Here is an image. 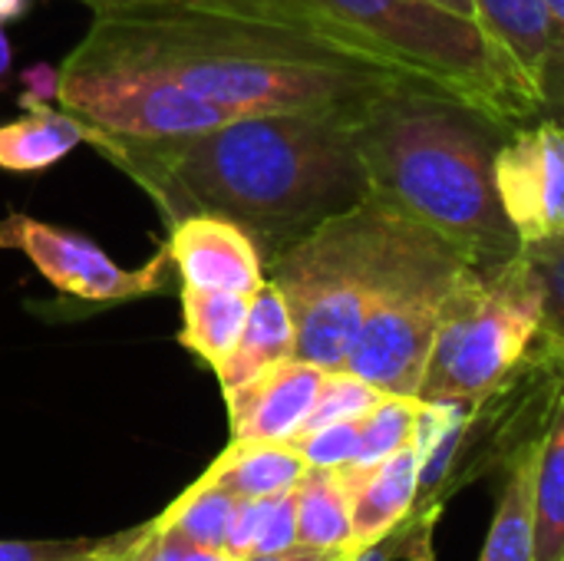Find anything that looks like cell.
<instances>
[{
	"label": "cell",
	"instance_id": "ba28073f",
	"mask_svg": "<svg viewBox=\"0 0 564 561\" xmlns=\"http://www.w3.org/2000/svg\"><path fill=\"white\" fill-rule=\"evenodd\" d=\"M53 93L59 109L122 139H185L235 119L188 96L145 60L93 33L56 69Z\"/></svg>",
	"mask_w": 564,
	"mask_h": 561
},
{
	"label": "cell",
	"instance_id": "d6986e66",
	"mask_svg": "<svg viewBox=\"0 0 564 561\" xmlns=\"http://www.w3.org/2000/svg\"><path fill=\"white\" fill-rule=\"evenodd\" d=\"M297 496V542L311 549H337L354 555L350 496L340 470H314L294 486Z\"/></svg>",
	"mask_w": 564,
	"mask_h": 561
},
{
	"label": "cell",
	"instance_id": "4316f807",
	"mask_svg": "<svg viewBox=\"0 0 564 561\" xmlns=\"http://www.w3.org/2000/svg\"><path fill=\"white\" fill-rule=\"evenodd\" d=\"M178 3L195 7V10H208V13L258 20V23H274V26H291V30H304V33L317 36L301 0H178Z\"/></svg>",
	"mask_w": 564,
	"mask_h": 561
},
{
	"label": "cell",
	"instance_id": "d590c367",
	"mask_svg": "<svg viewBox=\"0 0 564 561\" xmlns=\"http://www.w3.org/2000/svg\"><path fill=\"white\" fill-rule=\"evenodd\" d=\"M30 0H0V20H13L26 10Z\"/></svg>",
	"mask_w": 564,
	"mask_h": 561
},
{
	"label": "cell",
	"instance_id": "8992f818",
	"mask_svg": "<svg viewBox=\"0 0 564 561\" xmlns=\"http://www.w3.org/2000/svg\"><path fill=\"white\" fill-rule=\"evenodd\" d=\"M545 298L525 255L482 274L466 268L443 308L420 400L482 403L542 334Z\"/></svg>",
	"mask_w": 564,
	"mask_h": 561
},
{
	"label": "cell",
	"instance_id": "277c9868",
	"mask_svg": "<svg viewBox=\"0 0 564 561\" xmlns=\"http://www.w3.org/2000/svg\"><path fill=\"white\" fill-rule=\"evenodd\" d=\"M314 33L416 86L446 93L506 129L542 116L479 23L436 0H301Z\"/></svg>",
	"mask_w": 564,
	"mask_h": 561
},
{
	"label": "cell",
	"instance_id": "f546056e",
	"mask_svg": "<svg viewBox=\"0 0 564 561\" xmlns=\"http://www.w3.org/2000/svg\"><path fill=\"white\" fill-rule=\"evenodd\" d=\"M102 539L69 542H0V561H76L93 555Z\"/></svg>",
	"mask_w": 564,
	"mask_h": 561
},
{
	"label": "cell",
	"instance_id": "7a4b0ae2",
	"mask_svg": "<svg viewBox=\"0 0 564 561\" xmlns=\"http://www.w3.org/2000/svg\"><path fill=\"white\" fill-rule=\"evenodd\" d=\"M93 36L145 60L188 96L228 116L357 109L403 76L304 30L155 0L102 13ZM410 83V79H406Z\"/></svg>",
	"mask_w": 564,
	"mask_h": 561
},
{
	"label": "cell",
	"instance_id": "f35d334b",
	"mask_svg": "<svg viewBox=\"0 0 564 561\" xmlns=\"http://www.w3.org/2000/svg\"><path fill=\"white\" fill-rule=\"evenodd\" d=\"M96 552H99V549H96ZM96 552H93V555H96ZM93 555H86V559H76V561H93Z\"/></svg>",
	"mask_w": 564,
	"mask_h": 561
},
{
	"label": "cell",
	"instance_id": "9a60e30c",
	"mask_svg": "<svg viewBox=\"0 0 564 561\" xmlns=\"http://www.w3.org/2000/svg\"><path fill=\"white\" fill-rule=\"evenodd\" d=\"M294 317L281 294V288L264 278L261 288L251 294V311L245 321V331L235 344V350L215 367V377L221 384V393L231 387H241L245 380L258 377L261 370L291 360L294 357Z\"/></svg>",
	"mask_w": 564,
	"mask_h": 561
},
{
	"label": "cell",
	"instance_id": "d4e9b609",
	"mask_svg": "<svg viewBox=\"0 0 564 561\" xmlns=\"http://www.w3.org/2000/svg\"><path fill=\"white\" fill-rule=\"evenodd\" d=\"M529 268L535 271L545 298V321H542V337L555 344L564 354V235L552 241L525 245L522 248Z\"/></svg>",
	"mask_w": 564,
	"mask_h": 561
},
{
	"label": "cell",
	"instance_id": "836d02e7",
	"mask_svg": "<svg viewBox=\"0 0 564 561\" xmlns=\"http://www.w3.org/2000/svg\"><path fill=\"white\" fill-rule=\"evenodd\" d=\"M79 3H86L96 17H102V13H126V10H135L145 3H155V0H79Z\"/></svg>",
	"mask_w": 564,
	"mask_h": 561
},
{
	"label": "cell",
	"instance_id": "9c48e42d",
	"mask_svg": "<svg viewBox=\"0 0 564 561\" xmlns=\"http://www.w3.org/2000/svg\"><path fill=\"white\" fill-rule=\"evenodd\" d=\"M0 248H13L33 261V268L63 294L89 304H119L162 291L172 278L169 251H159L142 268L116 265L89 238L36 222L30 215H7L0 222Z\"/></svg>",
	"mask_w": 564,
	"mask_h": 561
},
{
	"label": "cell",
	"instance_id": "4fadbf2b",
	"mask_svg": "<svg viewBox=\"0 0 564 561\" xmlns=\"http://www.w3.org/2000/svg\"><path fill=\"white\" fill-rule=\"evenodd\" d=\"M340 479L350 496L354 555L380 546L393 536L413 513L420 499V460L413 446H403L390 460L370 470L344 466Z\"/></svg>",
	"mask_w": 564,
	"mask_h": 561
},
{
	"label": "cell",
	"instance_id": "83f0119b",
	"mask_svg": "<svg viewBox=\"0 0 564 561\" xmlns=\"http://www.w3.org/2000/svg\"><path fill=\"white\" fill-rule=\"evenodd\" d=\"M297 542V496L281 493L264 499V513H261V529H258V542H254V555H268V552H284Z\"/></svg>",
	"mask_w": 564,
	"mask_h": 561
},
{
	"label": "cell",
	"instance_id": "2e32d148",
	"mask_svg": "<svg viewBox=\"0 0 564 561\" xmlns=\"http://www.w3.org/2000/svg\"><path fill=\"white\" fill-rule=\"evenodd\" d=\"M96 129L66 109L30 99V112L0 126V169L43 172L66 159L76 145L93 142Z\"/></svg>",
	"mask_w": 564,
	"mask_h": 561
},
{
	"label": "cell",
	"instance_id": "484cf974",
	"mask_svg": "<svg viewBox=\"0 0 564 561\" xmlns=\"http://www.w3.org/2000/svg\"><path fill=\"white\" fill-rule=\"evenodd\" d=\"M291 446L314 470H344L357 456V446H360V420L330 423V427H321V430L297 433L291 440Z\"/></svg>",
	"mask_w": 564,
	"mask_h": 561
},
{
	"label": "cell",
	"instance_id": "3957f363",
	"mask_svg": "<svg viewBox=\"0 0 564 561\" xmlns=\"http://www.w3.org/2000/svg\"><path fill=\"white\" fill-rule=\"evenodd\" d=\"M502 132L512 129L406 79L354 112V142L370 198L433 231L482 274L522 255L496 188Z\"/></svg>",
	"mask_w": 564,
	"mask_h": 561
},
{
	"label": "cell",
	"instance_id": "8d00e7d4",
	"mask_svg": "<svg viewBox=\"0 0 564 561\" xmlns=\"http://www.w3.org/2000/svg\"><path fill=\"white\" fill-rule=\"evenodd\" d=\"M410 561H433V542H430V536L416 546V552L410 555Z\"/></svg>",
	"mask_w": 564,
	"mask_h": 561
},
{
	"label": "cell",
	"instance_id": "30bf717a",
	"mask_svg": "<svg viewBox=\"0 0 564 561\" xmlns=\"http://www.w3.org/2000/svg\"><path fill=\"white\" fill-rule=\"evenodd\" d=\"M496 188L522 248L564 235V122L512 129L496 152Z\"/></svg>",
	"mask_w": 564,
	"mask_h": 561
},
{
	"label": "cell",
	"instance_id": "d6a6232c",
	"mask_svg": "<svg viewBox=\"0 0 564 561\" xmlns=\"http://www.w3.org/2000/svg\"><path fill=\"white\" fill-rule=\"evenodd\" d=\"M347 552L337 549H311V546H291L284 552H268V555H248L241 561H347Z\"/></svg>",
	"mask_w": 564,
	"mask_h": 561
},
{
	"label": "cell",
	"instance_id": "74e56055",
	"mask_svg": "<svg viewBox=\"0 0 564 561\" xmlns=\"http://www.w3.org/2000/svg\"><path fill=\"white\" fill-rule=\"evenodd\" d=\"M436 3H443V7H449V10H459V13L473 17V3H469V0H436Z\"/></svg>",
	"mask_w": 564,
	"mask_h": 561
},
{
	"label": "cell",
	"instance_id": "8fae6325",
	"mask_svg": "<svg viewBox=\"0 0 564 561\" xmlns=\"http://www.w3.org/2000/svg\"><path fill=\"white\" fill-rule=\"evenodd\" d=\"M324 377V367L291 357L225 390L231 443H291L304 430Z\"/></svg>",
	"mask_w": 564,
	"mask_h": 561
},
{
	"label": "cell",
	"instance_id": "e0dca14e",
	"mask_svg": "<svg viewBox=\"0 0 564 561\" xmlns=\"http://www.w3.org/2000/svg\"><path fill=\"white\" fill-rule=\"evenodd\" d=\"M307 463L291 443H231L202 476V483L231 493L235 499H271L291 493Z\"/></svg>",
	"mask_w": 564,
	"mask_h": 561
},
{
	"label": "cell",
	"instance_id": "5b68a950",
	"mask_svg": "<svg viewBox=\"0 0 564 561\" xmlns=\"http://www.w3.org/2000/svg\"><path fill=\"white\" fill-rule=\"evenodd\" d=\"M406 222L367 195L264 268L291 308L294 357L324 370H344Z\"/></svg>",
	"mask_w": 564,
	"mask_h": 561
},
{
	"label": "cell",
	"instance_id": "6da1fadb",
	"mask_svg": "<svg viewBox=\"0 0 564 561\" xmlns=\"http://www.w3.org/2000/svg\"><path fill=\"white\" fill-rule=\"evenodd\" d=\"M357 109L238 116L185 139H122L96 129L89 145L135 179L169 225L185 215L228 218L251 235L268 268L370 195L354 142Z\"/></svg>",
	"mask_w": 564,
	"mask_h": 561
},
{
	"label": "cell",
	"instance_id": "7402d4cb",
	"mask_svg": "<svg viewBox=\"0 0 564 561\" xmlns=\"http://www.w3.org/2000/svg\"><path fill=\"white\" fill-rule=\"evenodd\" d=\"M238 499L218 486L208 483H195L192 489H185L159 519L155 526L178 532L182 539L205 546V549H225V536H228V522L235 513Z\"/></svg>",
	"mask_w": 564,
	"mask_h": 561
},
{
	"label": "cell",
	"instance_id": "f1b7e54d",
	"mask_svg": "<svg viewBox=\"0 0 564 561\" xmlns=\"http://www.w3.org/2000/svg\"><path fill=\"white\" fill-rule=\"evenodd\" d=\"M555 20L552 33V50L542 76V112L549 116H564V0H545Z\"/></svg>",
	"mask_w": 564,
	"mask_h": 561
},
{
	"label": "cell",
	"instance_id": "cb8c5ba5",
	"mask_svg": "<svg viewBox=\"0 0 564 561\" xmlns=\"http://www.w3.org/2000/svg\"><path fill=\"white\" fill-rule=\"evenodd\" d=\"M387 393H380L377 387H370L367 380H360L350 370H327L321 393L314 400V410L304 423L301 433L307 430H321L330 423H347V420H364Z\"/></svg>",
	"mask_w": 564,
	"mask_h": 561
},
{
	"label": "cell",
	"instance_id": "7c38bea8",
	"mask_svg": "<svg viewBox=\"0 0 564 561\" xmlns=\"http://www.w3.org/2000/svg\"><path fill=\"white\" fill-rule=\"evenodd\" d=\"M165 251L188 288L254 294L268 278L251 235L218 215H185L172 222Z\"/></svg>",
	"mask_w": 564,
	"mask_h": 561
},
{
	"label": "cell",
	"instance_id": "e575fe53",
	"mask_svg": "<svg viewBox=\"0 0 564 561\" xmlns=\"http://www.w3.org/2000/svg\"><path fill=\"white\" fill-rule=\"evenodd\" d=\"M10 60H13V53H10V40H7L3 20H0V86H3V79L10 76Z\"/></svg>",
	"mask_w": 564,
	"mask_h": 561
},
{
	"label": "cell",
	"instance_id": "5bb4252c",
	"mask_svg": "<svg viewBox=\"0 0 564 561\" xmlns=\"http://www.w3.org/2000/svg\"><path fill=\"white\" fill-rule=\"evenodd\" d=\"M473 20L509 66V73L539 99L542 106V76L552 50L555 20L545 0H469Z\"/></svg>",
	"mask_w": 564,
	"mask_h": 561
},
{
	"label": "cell",
	"instance_id": "1f68e13d",
	"mask_svg": "<svg viewBox=\"0 0 564 561\" xmlns=\"http://www.w3.org/2000/svg\"><path fill=\"white\" fill-rule=\"evenodd\" d=\"M139 539H142V529L139 532H126V536L102 539V546L93 555V561H142V555H139Z\"/></svg>",
	"mask_w": 564,
	"mask_h": 561
},
{
	"label": "cell",
	"instance_id": "52a82bcc",
	"mask_svg": "<svg viewBox=\"0 0 564 561\" xmlns=\"http://www.w3.org/2000/svg\"><path fill=\"white\" fill-rule=\"evenodd\" d=\"M466 268L433 231L406 222L344 370L387 397H420L446 298Z\"/></svg>",
	"mask_w": 564,
	"mask_h": 561
},
{
	"label": "cell",
	"instance_id": "4dcf8cb0",
	"mask_svg": "<svg viewBox=\"0 0 564 561\" xmlns=\"http://www.w3.org/2000/svg\"><path fill=\"white\" fill-rule=\"evenodd\" d=\"M152 539L162 552L165 561H235L225 549H205V546H195L188 539H182L178 532L172 529H162L152 522Z\"/></svg>",
	"mask_w": 564,
	"mask_h": 561
},
{
	"label": "cell",
	"instance_id": "ac0fdd59",
	"mask_svg": "<svg viewBox=\"0 0 564 561\" xmlns=\"http://www.w3.org/2000/svg\"><path fill=\"white\" fill-rule=\"evenodd\" d=\"M251 311V294L202 291L182 284V331L178 344L212 370L235 350Z\"/></svg>",
	"mask_w": 564,
	"mask_h": 561
},
{
	"label": "cell",
	"instance_id": "603a6c76",
	"mask_svg": "<svg viewBox=\"0 0 564 561\" xmlns=\"http://www.w3.org/2000/svg\"><path fill=\"white\" fill-rule=\"evenodd\" d=\"M420 397H383L364 420H360V446L354 456V470H370L410 446L413 420H416Z\"/></svg>",
	"mask_w": 564,
	"mask_h": 561
},
{
	"label": "cell",
	"instance_id": "ffe728a7",
	"mask_svg": "<svg viewBox=\"0 0 564 561\" xmlns=\"http://www.w3.org/2000/svg\"><path fill=\"white\" fill-rule=\"evenodd\" d=\"M539 446L522 450L509 466L496 519L489 526L479 561H535V526H532V473Z\"/></svg>",
	"mask_w": 564,
	"mask_h": 561
},
{
	"label": "cell",
	"instance_id": "44dd1931",
	"mask_svg": "<svg viewBox=\"0 0 564 561\" xmlns=\"http://www.w3.org/2000/svg\"><path fill=\"white\" fill-rule=\"evenodd\" d=\"M532 526L535 561H564V403L535 456Z\"/></svg>",
	"mask_w": 564,
	"mask_h": 561
}]
</instances>
